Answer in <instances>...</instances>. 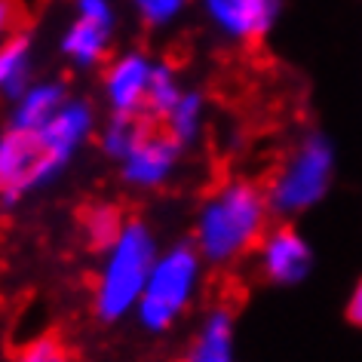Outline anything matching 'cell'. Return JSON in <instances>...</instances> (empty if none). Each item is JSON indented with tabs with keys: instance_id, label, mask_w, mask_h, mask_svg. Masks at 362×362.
Masks as SVG:
<instances>
[{
	"instance_id": "obj_3",
	"label": "cell",
	"mask_w": 362,
	"mask_h": 362,
	"mask_svg": "<svg viewBox=\"0 0 362 362\" xmlns=\"http://www.w3.org/2000/svg\"><path fill=\"white\" fill-rule=\"evenodd\" d=\"M151 258H153V249H151V237L141 224H129L123 230L120 243H117V252H114V261L105 274V283H102V295H98V310L102 316H120L129 301L139 295V288L148 276V267H151Z\"/></svg>"
},
{
	"instance_id": "obj_4",
	"label": "cell",
	"mask_w": 362,
	"mask_h": 362,
	"mask_svg": "<svg viewBox=\"0 0 362 362\" xmlns=\"http://www.w3.org/2000/svg\"><path fill=\"white\" fill-rule=\"evenodd\" d=\"M62 160L49 151L40 129H13L0 139V191L6 197L22 194L25 187L37 185Z\"/></svg>"
},
{
	"instance_id": "obj_17",
	"label": "cell",
	"mask_w": 362,
	"mask_h": 362,
	"mask_svg": "<svg viewBox=\"0 0 362 362\" xmlns=\"http://www.w3.org/2000/svg\"><path fill=\"white\" fill-rule=\"evenodd\" d=\"M178 89H175V80H172V71L169 68H151V80H148V111L153 117H166L172 107L178 105Z\"/></svg>"
},
{
	"instance_id": "obj_14",
	"label": "cell",
	"mask_w": 362,
	"mask_h": 362,
	"mask_svg": "<svg viewBox=\"0 0 362 362\" xmlns=\"http://www.w3.org/2000/svg\"><path fill=\"white\" fill-rule=\"evenodd\" d=\"M28 74V37L13 34L10 40L0 47V89L10 95H19Z\"/></svg>"
},
{
	"instance_id": "obj_6",
	"label": "cell",
	"mask_w": 362,
	"mask_h": 362,
	"mask_svg": "<svg viewBox=\"0 0 362 362\" xmlns=\"http://www.w3.org/2000/svg\"><path fill=\"white\" fill-rule=\"evenodd\" d=\"M178 144L181 141L166 129V123H157V129L126 157V178L135 185H157L175 163Z\"/></svg>"
},
{
	"instance_id": "obj_18",
	"label": "cell",
	"mask_w": 362,
	"mask_h": 362,
	"mask_svg": "<svg viewBox=\"0 0 362 362\" xmlns=\"http://www.w3.org/2000/svg\"><path fill=\"white\" fill-rule=\"evenodd\" d=\"M197 117H200V98L197 95H181L178 105L163 117V123H166V129L175 135L178 141H187L194 135V129H197Z\"/></svg>"
},
{
	"instance_id": "obj_10",
	"label": "cell",
	"mask_w": 362,
	"mask_h": 362,
	"mask_svg": "<svg viewBox=\"0 0 362 362\" xmlns=\"http://www.w3.org/2000/svg\"><path fill=\"white\" fill-rule=\"evenodd\" d=\"M157 123H160V117L141 114V111L117 114L114 123L107 126V132H105V151L114 153V157H129V153L157 129Z\"/></svg>"
},
{
	"instance_id": "obj_8",
	"label": "cell",
	"mask_w": 362,
	"mask_h": 362,
	"mask_svg": "<svg viewBox=\"0 0 362 362\" xmlns=\"http://www.w3.org/2000/svg\"><path fill=\"white\" fill-rule=\"evenodd\" d=\"M148 80L151 68L141 56H126L107 71V93L117 105V114H135L141 111L144 98H148Z\"/></svg>"
},
{
	"instance_id": "obj_1",
	"label": "cell",
	"mask_w": 362,
	"mask_h": 362,
	"mask_svg": "<svg viewBox=\"0 0 362 362\" xmlns=\"http://www.w3.org/2000/svg\"><path fill=\"white\" fill-rule=\"evenodd\" d=\"M267 194L252 181H233L209 200L200 218V249L209 261H228L264 243Z\"/></svg>"
},
{
	"instance_id": "obj_19",
	"label": "cell",
	"mask_w": 362,
	"mask_h": 362,
	"mask_svg": "<svg viewBox=\"0 0 362 362\" xmlns=\"http://www.w3.org/2000/svg\"><path fill=\"white\" fill-rule=\"evenodd\" d=\"M13 362H68V344L56 334H47V338L25 344Z\"/></svg>"
},
{
	"instance_id": "obj_11",
	"label": "cell",
	"mask_w": 362,
	"mask_h": 362,
	"mask_svg": "<svg viewBox=\"0 0 362 362\" xmlns=\"http://www.w3.org/2000/svg\"><path fill=\"white\" fill-rule=\"evenodd\" d=\"M62 98H65V89L59 83H43L25 93L16 111V129H43L62 111Z\"/></svg>"
},
{
	"instance_id": "obj_20",
	"label": "cell",
	"mask_w": 362,
	"mask_h": 362,
	"mask_svg": "<svg viewBox=\"0 0 362 362\" xmlns=\"http://www.w3.org/2000/svg\"><path fill=\"white\" fill-rule=\"evenodd\" d=\"M135 4H139V13L144 16V22H148V25H160V22L172 19V16L181 10V4H185V0H135Z\"/></svg>"
},
{
	"instance_id": "obj_9",
	"label": "cell",
	"mask_w": 362,
	"mask_h": 362,
	"mask_svg": "<svg viewBox=\"0 0 362 362\" xmlns=\"http://www.w3.org/2000/svg\"><path fill=\"white\" fill-rule=\"evenodd\" d=\"M89 123H93V117H89L86 105H80V102L77 105H65L47 126H43L40 135H43V141L49 144V151L56 153L59 160H65L71 153V148H74V144L86 135Z\"/></svg>"
},
{
	"instance_id": "obj_2",
	"label": "cell",
	"mask_w": 362,
	"mask_h": 362,
	"mask_svg": "<svg viewBox=\"0 0 362 362\" xmlns=\"http://www.w3.org/2000/svg\"><path fill=\"white\" fill-rule=\"evenodd\" d=\"M332 172V151L322 139H307L286 166L270 172L264 194L267 203L279 212H295L320 200Z\"/></svg>"
},
{
	"instance_id": "obj_13",
	"label": "cell",
	"mask_w": 362,
	"mask_h": 362,
	"mask_svg": "<svg viewBox=\"0 0 362 362\" xmlns=\"http://www.w3.org/2000/svg\"><path fill=\"white\" fill-rule=\"evenodd\" d=\"M105 40H107V25L83 16L65 37V49L80 65H95V62H102V56H105Z\"/></svg>"
},
{
	"instance_id": "obj_16",
	"label": "cell",
	"mask_w": 362,
	"mask_h": 362,
	"mask_svg": "<svg viewBox=\"0 0 362 362\" xmlns=\"http://www.w3.org/2000/svg\"><path fill=\"white\" fill-rule=\"evenodd\" d=\"M209 10L224 31L252 40V0H209Z\"/></svg>"
},
{
	"instance_id": "obj_22",
	"label": "cell",
	"mask_w": 362,
	"mask_h": 362,
	"mask_svg": "<svg viewBox=\"0 0 362 362\" xmlns=\"http://www.w3.org/2000/svg\"><path fill=\"white\" fill-rule=\"evenodd\" d=\"M19 19H22L19 6H16L13 0H0V34L10 28H19Z\"/></svg>"
},
{
	"instance_id": "obj_7",
	"label": "cell",
	"mask_w": 362,
	"mask_h": 362,
	"mask_svg": "<svg viewBox=\"0 0 362 362\" xmlns=\"http://www.w3.org/2000/svg\"><path fill=\"white\" fill-rule=\"evenodd\" d=\"M310 267V252L292 228H276L264 237V274L274 283H298Z\"/></svg>"
},
{
	"instance_id": "obj_23",
	"label": "cell",
	"mask_w": 362,
	"mask_h": 362,
	"mask_svg": "<svg viewBox=\"0 0 362 362\" xmlns=\"http://www.w3.org/2000/svg\"><path fill=\"white\" fill-rule=\"evenodd\" d=\"M347 320H350L353 325H362V279H359L356 292H353L350 304H347Z\"/></svg>"
},
{
	"instance_id": "obj_12",
	"label": "cell",
	"mask_w": 362,
	"mask_h": 362,
	"mask_svg": "<svg viewBox=\"0 0 362 362\" xmlns=\"http://www.w3.org/2000/svg\"><path fill=\"white\" fill-rule=\"evenodd\" d=\"M80 228H83V237L89 243L93 252H102L114 243H120L123 237V215L117 206H89V209L80 212Z\"/></svg>"
},
{
	"instance_id": "obj_15",
	"label": "cell",
	"mask_w": 362,
	"mask_h": 362,
	"mask_svg": "<svg viewBox=\"0 0 362 362\" xmlns=\"http://www.w3.org/2000/svg\"><path fill=\"white\" fill-rule=\"evenodd\" d=\"M191 362H230V320H228V313H215L209 320Z\"/></svg>"
},
{
	"instance_id": "obj_21",
	"label": "cell",
	"mask_w": 362,
	"mask_h": 362,
	"mask_svg": "<svg viewBox=\"0 0 362 362\" xmlns=\"http://www.w3.org/2000/svg\"><path fill=\"white\" fill-rule=\"evenodd\" d=\"M276 10L279 0H252V40H258L270 28V22L276 19Z\"/></svg>"
},
{
	"instance_id": "obj_5",
	"label": "cell",
	"mask_w": 362,
	"mask_h": 362,
	"mask_svg": "<svg viewBox=\"0 0 362 362\" xmlns=\"http://www.w3.org/2000/svg\"><path fill=\"white\" fill-rule=\"evenodd\" d=\"M194 267H197L194 252L175 249L153 270L148 292L141 298V313L151 329H163V325L172 322V316L181 310V304H185V298H187V288H191V279H194Z\"/></svg>"
}]
</instances>
